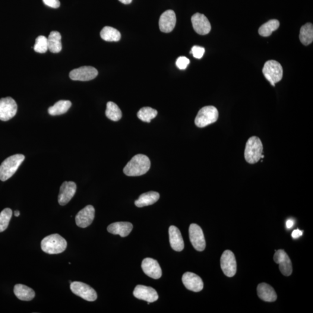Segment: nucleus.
Masks as SVG:
<instances>
[{
    "label": "nucleus",
    "instance_id": "1",
    "mask_svg": "<svg viewBox=\"0 0 313 313\" xmlns=\"http://www.w3.org/2000/svg\"><path fill=\"white\" fill-rule=\"evenodd\" d=\"M150 166V160L147 156L137 154L126 164L123 171L126 176H139L146 173Z\"/></svg>",
    "mask_w": 313,
    "mask_h": 313
},
{
    "label": "nucleus",
    "instance_id": "2",
    "mask_svg": "<svg viewBox=\"0 0 313 313\" xmlns=\"http://www.w3.org/2000/svg\"><path fill=\"white\" fill-rule=\"evenodd\" d=\"M67 245L66 240L58 234L45 237L41 243L42 250L50 255L61 254L65 251Z\"/></svg>",
    "mask_w": 313,
    "mask_h": 313
},
{
    "label": "nucleus",
    "instance_id": "3",
    "mask_svg": "<svg viewBox=\"0 0 313 313\" xmlns=\"http://www.w3.org/2000/svg\"><path fill=\"white\" fill-rule=\"evenodd\" d=\"M25 159L24 155L15 154L5 159L0 166V180L4 182L11 178Z\"/></svg>",
    "mask_w": 313,
    "mask_h": 313
},
{
    "label": "nucleus",
    "instance_id": "4",
    "mask_svg": "<svg viewBox=\"0 0 313 313\" xmlns=\"http://www.w3.org/2000/svg\"><path fill=\"white\" fill-rule=\"evenodd\" d=\"M263 144L261 139L257 137L249 138L246 142L245 149V159L249 164H255L261 159L263 154Z\"/></svg>",
    "mask_w": 313,
    "mask_h": 313
},
{
    "label": "nucleus",
    "instance_id": "5",
    "mask_svg": "<svg viewBox=\"0 0 313 313\" xmlns=\"http://www.w3.org/2000/svg\"><path fill=\"white\" fill-rule=\"evenodd\" d=\"M219 118V112L216 107L207 106L202 107L195 119V124L199 128H204L216 122Z\"/></svg>",
    "mask_w": 313,
    "mask_h": 313
},
{
    "label": "nucleus",
    "instance_id": "6",
    "mask_svg": "<svg viewBox=\"0 0 313 313\" xmlns=\"http://www.w3.org/2000/svg\"><path fill=\"white\" fill-rule=\"evenodd\" d=\"M262 72L269 83L275 84L281 80L283 76V69L279 62L270 60L265 63Z\"/></svg>",
    "mask_w": 313,
    "mask_h": 313
},
{
    "label": "nucleus",
    "instance_id": "7",
    "mask_svg": "<svg viewBox=\"0 0 313 313\" xmlns=\"http://www.w3.org/2000/svg\"><path fill=\"white\" fill-rule=\"evenodd\" d=\"M71 289L74 293L81 298L88 302H94L97 299V293L93 288L87 284L74 281L71 283Z\"/></svg>",
    "mask_w": 313,
    "mask_h": 313
},
{
    "label": "nucleus",
    "instance_id": "8",
    "mask_svg": "<svg viewBox=\"0 0 313 313\" xmlns=\"http://www.w3.org/2000/svg\"><path fill=\"white\" fill-rule=\"evenodd\" d=\"M18 106L11 97L0 99V120L7 121L12 119L17 113Z\"/></svg>",
    "mask_w": 313,
    "mask_h": 313
},
{
    "label": "nucleus",
    "instance_id": "9",
    "mask_svg": "<svg viewBox=\"0 0 313 313\" xmlns=\"http://www.w3.org/2000/svg\"><path fill=\"white\" fill-rule=\"evenodd\" d=\"M221 268L226 276L232 277L236 273L237 262L235 255L230 250L223 253L220 258Z\"/></svg>",
    "mask_w": 313,
    "mask_h": 313
},
{
    "label": "nucleus",
    "instance_id": "10",
    "mask_svg": "<svg viewBox=\"0 0 313 313\" xmlns=\"http://www.w3.org/2000/svg\"><path fill=\"white\" fill-rule=\"evenodd\" d=\"M190 240L193 247L198 251H203L206 246L203 232L197 224L193 223L189 227Z\"/></svg>",
    "mask_w": 313,
    "mask_h": 313
},
{
    "label": "nucleus",
    "instance_id": "11",
    "mask_svg": "<svg viewBox=\"0 0 313 313\" xmlns=\"http://www.w3.org/2000/svg\"><path fill=\"white\" fill-rule=\"evenodd\" d=\"M98 74L97 70L92 66H83L72 70L70 72L69 77L72 80L87 81L96 78Z\"/></svg>",
    "mask_w": 313,
    "mask_h": 313
},
{
    "label": "nucleus",
    "instance_id": "12",
    "mask_svg": "<svg viewBox=\"0 0 313 313\" xmlns=\"http://www.w3.org/2000/svg\"><path fill=\"white\" fill-rule=\"evenodd\" d=\"M274 261L279 264L280 270L284 276H289L292 273V265L289 255L283 250H277L274 255Z\"/></svg>",
    "mask_w": 313,
    "mask_h": 313
},
{
    "label": "nucleus",
    "instance_id": "13",
    "mask_svg": "<svg viewBox=\"0 0 313 313\" xmlns=\"http://www.w3.org/2000/svg\"><path fill=\"white\" fill-rule=\"evenodd\" d=\"M95 208L93 205H87L81 210L75 217V222L78 227L85 228L91 225L95 217Z\"/></svg>",
    "mask_w": 313,
    "mask_h": 313
},
{
    "label": "nucleus",
    "instance_id": "14",
    "mask_svg": "<svg viewBox=\"0 0 313 313\" xmlns=\"http://www.w3.org/2000/svg\"><path fill=\"white\" fill-rule=\"evenodd\" d=\"M182 282L186 289L195 292L201 291L204 288L201 277L191 272H186L183 275Z\"/></svg>",
    "mask_w": 313,
    "mask_h": 313
},
{
    "label": "nucleus",
    "instance_id": "15",
    "mask_svg": "<svg viewBox=\"0 0 313 313\" xmlns=\"http://www.w3.org/2000/svg\"><path fill=\"white\" fill-rule=\"evenodd\" d=\"M192 23L195 32L198 34L206 35L210 32L211 25L204 15L196 13L193 15Z\"/></svg>",
    "mask_w": 313,
    "mask_h": 313
},
{
    "label": "nucleus",
    "instance_id": "16",
    "mask_svg": "<svg viewBox=\"0 0 313 313\" xmlns=\"http://www.w3.org/2000/svg\"><path fill=\"white\" fill-rule=\"evenodd\" d=\"M142 268L147 276L153 279H159L162 276V270L159 262L152 258L144 259L142 261Z\"/></svg>",
    "mask_w": 313,
    "mask_h": 313
},
{
    "label": "nucleus",
    "instance_id": "17",
    "mask_svg": "<svg viewBox=\"0 0 313 313\" xmlns=\"http://www.w3.org/2000/svg\"><path fill=\"white\" fill-rule=\"evenodd\" d=\"M77 191V185L74 182H65L60 188L58 202L61 205H65L74 197Z\"/></svg>",
    "mask_w": 313,
    "mask_h": 313
},
{
    "label": "nucleus",
    "instance_id": "18",
    "mask_svg": "<svg viewBox=\"0 0 313 313\" xmlns=\"http://www.w3.org/2000/svg\"><path fill=\"white\" fill-rule=\"evenodd\" d=\"M136 298L144 300L149 303H153L159 299V295L153 288L139 285L136 287L134 292Z\"/></svg>",
    "mask_w": 313,
    "mask_h": 313
},
{
    "label": "nucleus",
    "instance_id": "19",
    "mask_svg": "<svg viewBox=\"0 0 313 313\" xmlns=\"http://www.w3.org/2000/svg\"><path fill=\"white\" fill-rule=\"evenodd\" d=\"M176 17L175 12L167 10L161 15L159 20L160 29L164 33H170L175 28Z\"/></svg>",
    "mask_w": 313,
    "mask_h": 313
},
{
    "label": "nucleus",
    "instance_id": "20",
    "mask_svg": "<svg viewBox=\"0 0 313 313\" xmlns=\"http://www.w3.org/2000/svg\"><path fill=\"white\" fill-rule=\"evenodd\" d=\"M169 242L170 246L174 251L181 252L184 249V241L181 232L175 226H171L169 228Z\"/></svg>",
    "mask_w": 313,
    "mask_h": 313
},
{
    "label": "nucleus",
    "instance_id": "21",
    "mask_svg": "<svg viewBox=\"0 0 313 313\" xmlns=\"http://www.w3.org/2000/svg\"><path fill=\"white\" fill-rule=\"evenodd\" d=\"M133 229L132 224L129 222H115L107 227V231L113 235H120L121 237L128 236Z\"/></svg>",
    "mask_w": 313,
    "mask_h": 313
},
{
    "label": "nucleus",
    "instance_id": "22",
    "mask_svg": "<svg viewBox=\"0 0 313 313\" xmlns=\"http://www.w3.org/2000/svg\"><path fill=\"white\" fill-rule=\"evenodd\" d=\"M257 292L259 298L265 302H273L277 300V295L273 288L266 283L259 284Z\"/></svg>",
    "mask_w": 313,
    "mask_h": 313
},
{
    "label": "nucleus",
    "instance_id": "23",
    "mask_svg": "<svg viewBox=\"0 0 313 313\" xmlns=\"http://www.w3.org/2000/svg\"><path fill=\"white\" fill-rule=\"evenodd\" d=\"M160 194L156 192H149L142 194L138 200L135 201L136 206L139 208L153 205L159 200Z\"/></svg>",
    "mask_w": 313,
    "mask_h": 313
},
{
    "label": "nucleus",
    "instance_id": "24",
    "mask_svg": "<svg viewBox=\"0 0 313 313\" xmlns=\"http://www.w3.org/2000/svg\"><path fill=\"white\" fill-rule=\"evenodd\" d=\"M14 291L15 296L23 301H30L36 295L33 289L22 284H17L14 287Z\"/></svg>",
    "mask_w": 313,
    "mask_h": 313
},
{
    "label": "nucleus",
    "instance_id": "25",
    "mask_svg": "<svg viewBox=\"0 0 313 313\" xmlns=\"http://www.w3.org/2000/svg\"><path fill=\"white\" fill-rule=\"evenodd\" d=\"M62 36L58 31H53L50 32L48 38V49L50 52L56 53L61 51L62 45Z\"/></svg>",
    "mask_w": 313,
    "mask_h": 313
},
{
    "label": "nucleus",
    "instance_id": "26",
    "mask_svg": "<svg viewBox=\"0 0 313 313\" xmlns=\"http://www.w3.org/2000/svg\"><path fill=\"white\" fill-rule=\"evenodd\" d=\"M71 106L72 103L71 101L59 100L54 105L49 107L48 113L50 116L61 115L67 112Z\"/></svg>",
    "mask_w": 313,
    "mask_h": 313
},
{
    "label": "nucleus",
    "instance_id": "27",
    "mask_svg": "<svg viewBox=\"0 0 313 313\" xmlns=\"http://www.w3.org/2000/svg\"><path fill=\"white\" fill-rule=\"evenodd\" d=\"M299 39L303 45L308 46L313 41V26L311 23L306 24L300 28Z\"/></svg>",
    "mask_w": 313,
    "mask_h": 313
},
{
    "label": "nucleus",
    "instance_id": "28",
    "mask_svg": "<svg viewBox=\"0 0 313 313\" xmlns=\"http://www.w3.org/2000/svg\"><path fill=\"white\" fill-rule=\"evenodd\" d=\"M100 37L106 42H119L121 39V33L115 28L106 26L101 30Z\"/></svg>",
    "mask_w": 313,
    "mask_h": 313
},
{
    "label": "nucleus",
    "instance_id": "29",
    "mask_svg": "<svg viewBox=\"0 0 313 313\" xmlns=\"http://www.w3.org/2000/svg\"><path fill=\"white\" fill-rule=\"evenodd\" d=\"M279 27V21L276 20H272L268 21L259 28V34L261 36L268 37L271 36L272 33L277 30Z\"/></svg>",
    "mask_w": 313,
    "mask_h": 313
},
{
    "label": "nucleus",
    "instance_id": "30",
    "mask_svg": "<svg viewBox=\"0 0 313 313\" xmlns=\"http://www.w3.org/2000/svg\"><path fill=\"white\" fill-rule=\"evenodd\" d=\"M106 116L113 121H118L122 118V112L115 103L109 102L107 103Z\"/></svg>",
    "mask_w": 313,
    "mask_h": 313
},
{
    "label": "nucleus",
    "instance_id": "31",
    "mask_svg": "<svg viewBox=\"0 0 313 313\" xmlns=\"http://www.w3.org/2000/svg\"><path fill=\"white\" fill-rule=\"evenodd\" d=\"M158 112L150 107H144L138 112V118L142 121L150 122L151 120L154 119L157 116Z\"/></svg>",
    "mask_w": 313,
    "mask_h": 313
},
{
    "label": "nucleus",
    "instance_id": "32",
    "mask_svg": "<svg viewBox=\"0 0 313 313\" xmlns=\"http://www.w3.org/2000/svg\"><path fill=\"white\" fill-rule=\"evenodd\" d=\"M12 216V211L10 208H5L0 213V233L4 232L9 225Z\"/></svg>",
    "mask_w": 313,
    "mask_h": 313
},
{
    "label": "nucleus",
    "instance_id": "33",
    "mask_svg": "<svg viewBox=\"0 0 313 313\" xmlns=\"http://www.w3.org/2000/svg\"><path fill=\"white\" fill-rule=\"evenodd\" d=\"M48 49V39L43 36L38 37L34 47L35 51L40 53H46Z\"/></svg>",
    "mask_w": 313,
    "mask_h": 313
},
{
    "label": "nucleus",
    "instance_id": "34",
    "mask_svg": "<svg viewBox=\"0 0 313 313\" xmlns=\"http://www.w3.org/2000/svg\"><path fill=\"white\" fill-rule=\"evenodd\" d=\"M205 53V49L203 47L195 46L192 47L191 53L196 59H201L204 56Z\"/></svg>",
    "mask_w": 313,
    "mask_h": 313
},
{
    "label": "nucleus",
    "instance_id": "35",
    "mask_svg": "<svg viewBox=\"0 0 313 313\" xmlns=\"http://www.w3.org/2000/svg\"><path fill=\"white\" fill-rule=\"evenodd\" d=\"M190 60L185 56L179 57L176 62V65L179 69L185 70L189 65Z\"/></svg>",
    "mask_w": 313,
    "mask_h": 313
},
{
    "label": "nucleus",
    "instance_id": "36",
    "mask_svg": "<svg viewBox=\"0 0 313 313\" xmlns=\"http://www.w3.org/2000/svg\"><path fill=\"white\" fill-rule=\"evenodd\" d=\"M43 2L46 5L53 8H58L61 4L59 0H43Z\"/></svg>",
    "mask_w": 313,
    "mask_h": 313
},
{
    "label": "nucleus",
    "instance_id": "37",
    "mask_svg": "<svg viewBox=\"0 0 313 313\" xmlns=\"http://www.w3.org/2000/svg\"><path fill=\"white\" fill-rule=\"evenodd\" d=\"M303 231L299 229L295 230L293 231L292 233V237L293 239H298L299 237L303 235Z\"/></svg>",
    "mask_w": 313,
    "mask_h": 313
},
{
    "label": "nucleus",
    "instance_id": "38",
    "mask_svg": "<svg viewBox=\"0 0 313 313\" xmlns=\"http://www.w3.org/2000/svg\"><path fill=\"white\" fill-rule=\"evenodd\" d=\"M294 224V222L292 219H289L287 221L286 225L288 229L292 228Z\"/></svg>",
    "mask_w": 313,
    "mask_h": 313
},
{
    "label": "nucleus",
    "instance_id": "39",
    "mask_svg": "<svg viewBox=\"0 0 313 313\" xmlns=\"http://www.w3.org/2000/svg\"><path fill=\"white\" fill-rule=\"evenodd\" d=\"M119 1L124 4H129L131 3L132 0H119Z\"/></svg>",
    "mask_w": 313,
    "mask_h": 313
},
{
    "label": "nucleus",
    "instance_id": "40",
    "mask_svg": "<svg viewBox=\"0 0 313 313\" xmlns=\"http://www.w3.org/2000/svg\"><path fill=\"white\" fill-rule=\"evenodd\" d=\"M14 215L15 217H18L20 216V212L19 211H15L14 213Z\"/></svg>",
    "mask_w": 313,
    "mask_h": 313
}]
</instances>
